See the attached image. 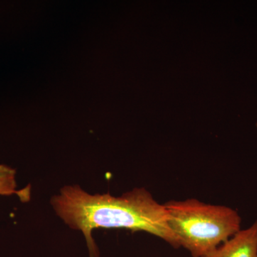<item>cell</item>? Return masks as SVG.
<instances>
[{
    "label": "cell",
    "instance_id": "obj_1",
    "mask_svg": "<svg viewBox=\"0 0 257 257\" xmlns=\"http://www.w3.org/2000/svg\"><path fill=\"white\" fill-rule=\"evenodd\" d=\"M57 215L69 227L82 231L90 257H99L92 238L94 229H126L145 231L180 247L170 229L165 205L157 202L145 188H135L121 197L89 194L79 186H66L51 199Z\"/></svg>",
    "mask_w": 257,
    "mask_h": 257
},
{
    "label": "cell",
    "instance_id": "obj_2",
    "mask_svg": "<svg viewBox=\"0 0 257 257\" xmlns=\"http://www.w3.org/2000/svg\"><path fill=\"white\" fill-rule=\"evenodd\" d=\"M164 205L179 246L188 250L193 257L204 256L241 230V217L231 208L196 199L170 201Z\"/></svg>",
    "mask_w": 257,
    "mask_h": 257
},
{
    "label": "cell",
    "instance_id": "obj_5",
    "mask_svg": "<svg viewBox=\"0 0 257 257\" xmlns=\"http://www.w3.org/2000/svg\"><path fill=\"white\" fill-rule=\"evenodd\" d=\"M256 127H257V123H256Z\"/></svg>",
    "mask_w": 257,
    "mask_h": 257
},
{
    "label": "cell",
    "instance_id": "obj_3",
    "mask_svg": "<svg viewBox=\"0 0 257 257\" xmlns=\"http://www.w3.org/2000/svg\"><path fill=\"white\" fill-rule=\"evenodd\" d=\"M202 257H257V220Z\"/></svg>",
    "mask_w": 257,
    "mask_h": 257
},
{
    "label": "cell",
    "instance_id": "obj_4",
    "mask_svg": "<svg viewBox=\"0 0 257 257\" xmlns=\"http://www.w3.org/2000/svg\"><path fill=\"white\" fill-rule=\"evenodd\" d=\"M16 170L5 165H0V195H17L23 202L30 199V187L17 189Z\"/></svg>",
    "mask_w": 257,
    "mask_h": 257
}]
</instances>
